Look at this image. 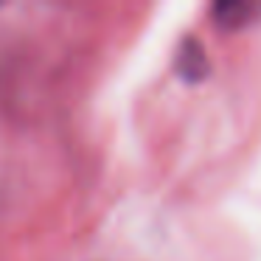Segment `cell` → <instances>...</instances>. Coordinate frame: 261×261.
Instances as JSON below:
<instances>
[{
  "instance_id": "obj_2",
  "label": "cell",
  "mask_w": 261,
  "mask_h": 261,
  "mask_svg": "<svg viewBox=\"0 0 261 261\" xmlns=\"http://www.w3.org/2000/svg\"><path fill=\"white\" fill-rule=\"evenodd\" d=\"M174 68L180 73L182 82L188 85H197V82L208 79L211 73V62H208V54H205L202 42L197 37H186L177 48V57H174Z\"/></svg>"
},
{
  "instance_id": "obj_1",
  "label": "cell",
  "mask_w": 261,
  "mask_h": 261,
  "mask_svg": "<svg viewBox=\"0 0 261 261\" xmlns=\"http://www.w3.org/2000/svg\"><path fill=\"white\" fill-rule=\"evenodd\" d=\"M216 29L222 31H239L261 20V3H250V0H222L214 3L211 9Z\"/></svg>"
}]
</instances>
